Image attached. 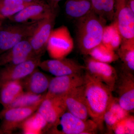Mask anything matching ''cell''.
<instances>
[{"label":"cell","mask_w":134,"mask_h":134,"mask_svg":"<svg viewBox=\"0 0 134 134\" xmlns=\"http://www.w3.org/2000/svg\"><path fill=\"white\" fill-rule=\"evenodd\" d=\"M3 19H4V18L0 15V20H2Z\"/></svg>","instance_id":"obj_33"},{"label":"cell","mask_w":134,"mask_h":134,"mask_svg":"<svg viewBox=\"0 0 134 134\" xmlns=\"http://www.w3.org/2000/svg\"><path fill=\"white\" fill-rule=\"evenodd\" d=\"M62 0H46L52 10L57 12L59 7V3Z\"/></svg>","instance_id":"obj_30"},{"label":"cell","mask_w":134,"mask_h":134,"mask_svg":"<svg viewBox=\"0 0 134 134\" xmlns=\"http://www.w3.org/2000/svg\"><path fill=\"white\" fill-rule=\"evenodd\" d=\"M52 12L55 11L52 10L47 2L36 3L29 5L8 19L16 23L38 21L45 18Z\"/></svg>","instance_id":"obj_16"},{"label":"cell","mask_w":134,"mask_h":134,"mask_svg":"<svg viewBox=\"0 0 134 134\" xmlns=\"http://www.w3.org/2000/svg\"><path fill=\"white\" fill-rule=\"evenodd\" d=\"M84 93L89 116L102 130L104 114L113 97L109 86L86 72L84 75Z\"/></svg>","instance_id":"obj_1"},{"label":"cell","mask_w":134,"mask_h":134,"mask_svg":"<svg viewBox=\"0 0 134 134\" xmlns=\"http://www.w3.org/2000/svg\"><path fill=\"white\" fill-rule=\"evenodd\" d=\"M46 93L43 94H36L28 91H24L15 98L7 107L4 109L26 107L36 104L44 99Z\"/></svg>","instance_id":"obj_27"},{"label":"cell","mask_w":134,"mask_h":134,"mask_svg":"<svg viewBox=\"0 0 134 134\" xmlns=\"http://www.w3.org/2000/svg\"><path fill=\"white\" fill-rule=\"evenodd\" d=\"M84 75L82 73L55 76L50 79L47 94L64 96L73 89L83 85Z\"/></svg>","instance_id":"obj_14"},{"label":"cell","mask_w":134,"mask_h":134,"mask_svg":"<svg viewBox=\"0 0 134 134\" xmlns=\"http://www.w3.org/2000/svg\"><path fill=\"white\" fill-rule=\"evenodd\" d=\"M38 21L16 23L0 29V53H2L15 45L29 39L33 34Z\"/></svg>","instance_id":"obj_4"},{"label":"cell","mask_w":134,"mask_h":134,"mask_svg":"<svg viewBox=\"0 0 134 134\" xmlns=\"http://www.w3.org/2000/svg\"><path fill=\"white\" fill-rule=\"evenodd\" d=\"M2 20H0V29H1V28L2 26Z\"/></svg>","instance_id":"obj_34"},{"label":"cell","mask_w":134,"mask_h":134,"mask_svg":"<svg viewBox=\"0 0 134 134\" xmlns=\"http://www.w3.org/2000/svg\"><path fill=\"white\" fill-rule=\"evenodd\" d=\"M27 2L23 0H1L0 15L4 18H9L24 9Z\"/></svg>","instance_id":"obj_28"},{"label":"cell","mask_w":134,"mask_h":134,"mask_svg":"<svg viewBox=\"0 0 134 134\" xmlns=\"http://www.w3.org/2000/svg\"><path fill=\"white\" fill-rule=\"evenodd\" d=\"M115 88L120 105L129 113L133 112L134 77L133 73L122 68V72L118 76Z\"/></svg>","instance_id":"obj_9"},{"label":"cell","mask_w":134,"mask_h":134,"mask_svg":"<svg viewBox=\"0 0 134 134\" xmlns=\"http://www.w3.org/2000/svg\"><path fill=\"white\" fill-rule=\"evenodd\" d=\"M0 1H1V0H0Z\"/></svg>","instance_id":"obj_37"},{"label":"cell","mask_w":134,"mask_h":134,"mask_svg":"<svg viewBox=\"0 0 134 134\" xmlns=\"http://www.w3.org/2000/svg\"><path fill=\"white\" fill-rule=\"evenodd\" d=\"M41 59L36 56L19 64L5 65L0 71V84L8 81H22L38 68Z\"/></svg>","instance_id":"obj_13"},{"label":"cell","mask_w":134,"mask_h":134,"mask_svg":"<svg viewBox=\"0 0 134 134\" xmlns=\"http://www.w3.org/2000/svg\"><path fill=\"white\" fill-rule=\"evenodd\" d=\"M25 2H46V0H23Z\"/></svg>","instance_id":"obj_31"},{"label":"cell","mask_w":134,"mask_h":134,"mask_svg":"<svg viewBox=\"0 0 134 134\" xmlns=\"http://www.w3.org/2000/svg\"><path fill=\"white\" fill-rule=\"evenodd\" d=\"M22 81L26 91L36 94H43L47 92L50 79L37 68Z\"/></svg>","instance_id":"obj_18"},{"label":"cell","mask_w":134,"mask_h":134,"mask_svg":"<svg viewBox=\"0 0 134 134\" xmlns=\"http://www.w3.org/2000/svg\"><path fill=\"white\" fill-rule=\"evenodd\" d=\"M67 110L83 120L88 119V111L84 97L83 85L73 89L64 96Z\"/></svg>","instance_id":"obj_17"},{"label":"cell","mask_w":134,"mask_h":134,"mask_svg":"<svg viewBox=\"0 0 134 134\" xmlns=\"http://www.w3.org/2000/svg\"><path fill=\"white\" fill-rule=\"evenodd\" d=\"M89 55L97 60L109 64L116 61L119 59L115 51L101 43L93 48Z\"/></svg>","instance_id":"obj_25"},{"label":"cell","mask_w":134,"mask_h":134,"mask_svg":"<svg viewBox=\"0 0 134 134\" xmlns=\"http://www.w3.org/2000/svg\"><path fill=\"white\" fill-rule=\"evenodd\" d=\"M65 13L72 19H77L93 11L91 0H67Z\"/></svg>","instance_id":"obj_22"},{"label":"cell","mask_w":134,"mask_h":134,"mask_svg":"<svg viewBox=\"0 0 134 134\" xmlns=\"http://www.w3.org/2000/svg\"><path fill=\"white\" fill-rule=\"evenodd\" d=\"M112 132L115 134H134V117L129 115L114 127Z\"/></svg>","instance_id":"obj_29"},{"label":"cell","mask_w":134,"mask_h":134,"mask_svg":"<svg viewBox=\"0 0 134 134\" xmlns=\"http://www.w3.org/2000/svg\"><path fill=\"white\" fill-rule=\"evenodd\" d=\"M3 133L2 130L1 129H0V134H3Z\"/></svg>","instance_id":"obj_35"},{"label":"cell","mask_w":134,"mask_h":134,"mask_svg":"<svg viewBox=\"0 0 134 134\" xmlns=\"http://www.w3.org/2000/svg\"><path fill=\"white\" fill-rule=\"evenodd\" d=\"M66 110L64 96H50L46 93L37 111L48 123V130Z\"/></svg>","instance_id":"obj_12"},{"label":"cell","mask_w":134,"mask_h":134,"mask_svg":"<svg viewBox=\"0 0 134 134\" xmlns=\"http://www.w3.org/2000/svg\"><path fill=\"white\" fill-rule=\"evenodd\" d=\"M0 114H1V112H0Z\"/></svg>","instance_id":"obj_36"},{"label":"cell","mask_w":134,"mask_h":134,"mask_svg":"<svg viewBox=\"0 0 134 134\" xmlns=\"http://www.w3.org/2000/svg\"><path fill=\"white\" fill-rule=\"evenodd\" d=\"M36 56H38L34 53L29 40H24L0 55V66L19 64Z\"/></svg>","instance_id":"obj_15"},{"label":"cell","mask_w":134,"mask_h":134,"mask_svg":"<svg viewBox=\"0 0 134 134\" xmlns=\"http://www.w3.org/2000/svg\"><path fill=\"white\" fill-rule=\"evenodd\" d=\"M19 127L25 134H42L48 129L46 121L37 111L26 119Z\"/></svg>","instance_id":"obj_21"},{"label":"cell","mask_w":134,"mask_h":134,"mask_svg":"<svg viewBox=\"0 0 134 134\" xmlns=\"http://www.w3.org/2000/svg\"><path fill=\"white\" fill-rule=\"evenodd\" d=\"M38 67L55 77L82 73L85 70L83 65L73 59L66 58L41 61Z\"/></svg>","instance_id":"obj_10"},{"label":"cell","mask_w":134,"mask_h":134,"mask_svg":"<svg viewBox=\"0 0 134 134\" xmlns=\"http://www.w3.org/2000/svg\"><path fill=\"white\" fill-rule=\"evenodd\" d=\"M42 101L30 106L3 109L0 114L2 119L1 129L3 133H11L19 127L26 119L37 111Z\"/></svg>","instance_id":"obj_7"},{"label":"cell","mask_w":134,"mask_h":134,"mask_svg":"<svg viewBox=\"0 0 134 134\" xmlns=\"http://www.w3.org/2000/svg\"><path fill=\"white\" fill-rule=\"evenodd\" d=\"M122 40V36L114 22L105 26L101 43L115 51L120 47Z\"/></svg>","instance_id":"obj_24"},{"label":"cell","mask_w":134,"mask_h":134,"mask_svg":"<svg viewBox=\"0 0 134 134\" xmlns=\"http://www.w3.org/2000/svg\"><path fill=\"white\" fill-rule=\"evenodd\" d=\"M22 81H10L0 84V103L3 109L7 107L24 92Z\"/></svg>","instance_id":"obj_20"},{"label":"cell","mask_w":134,"mask_h":134,"mask_svg":"<svg viewBox=\"0 0 134 134\" xmlns=\"http://www.w3.org/2000/svg\"><path fill=\"white\" fill-rule=\"evenodd\" d=\"M57 13L52 12L45 18L39 21L32 36L28 39L37 56L41 57L46 50L48 39L55 25Z\"/></svg>","instance_id":"obj_8"},{"label":"cell","mask_w":134,"mask_h":134,"mask_svg":"<svg viewBox=\"0 0 134 134\" xmlns=\"http://www.w3.org/2000/svg\"><path fill=\"white\" fill-rule=\"evenodd\" d=\"M93 11L101 17L110 21L114 19L115 0H91Z\"/></svg>","instance_id":"obj_26"},{"label":"cell","mask_w":134,"mask_h":134,"mask_svg":"<svg viewBox=\"0 0 134 134\" xmlns=\"http://www.w3.org/2000/svg\"><path fill=\"white\" fill-rule=\"evenodd\" d=\"M119 58L122 63V69L133 73L134 71V38L122 39L118 49Z\"/></svg>","instance_id":"obj_23"},{"label":"cell","mask_w":134,"mask_h":134,"mask_svg":"<svg viewBox=\"0 0 134 134\" xmlns=\"http://www.w3.org/2000/svg\"><path fill=\"white\" fill-rule=\"evenodd\" d=\"M129 115V113L121 106L117 98L113 97L103 117L109 132H112L115 125Z\"/></svg>","instance_id":"obj_19"},{"label":"cell","mask_w":134,"mask_h":134,"mask_svg":"<svg viewBox=\"0 0 134 134\" xmlns=\"http://www.w3.org/2000/svg\"><path fill=\"white\" fill-rule=\"evenodd\" d=\"M130 5L131 9L134 12V0H129Z\"/></svg>","instance_id":"obj_32"},{"label":"cell","mask_w":134,"mask_h":134,"mask_svg":"<svg viewBox=\"0 0 134 134\" xmlns=\"http://www.w3.org/2000/svg\"><path fill=\"white\" fill-rule=\"evenodd\" d=\"M74 46V40L66 26L53 29L48 39L46 50L53 59L66 58Z\"/></svg>","instance_id":"obj_5"},{"label":"cell","mask_w":134,"mask_h":134,"mask_svg":"<svg viewBox=\"0 0 134 134\" xmlns=\"http://www.w3.org/2000/svg\"><path fill=\"white\" fill-rule=\"evenodd\" d=\"M76 20L77 47L83 55H89L91 51L101 43L106 20L93 10Z\"/></svg>","instance_id":"obj_2"},{"label":"cell","mask_w":134,"mask_h":134,"mask_svg":"<svg viewBox=\"0 0 134 134\" xmlns=\"http://www.w3.org/2000/svg\"><path fill=\"white\" fill-rule=\"evenodd\" d=\"M113 20L122 39L134 38V12L129 0H115Z\"/></svg>","instance_id":"obj_6"},{"label":"cell","mask_w":134,"mask_h":134,"mask_svg":"<svg viewBox=\"0 0 134 134\" xmlns=\"http://www.w3.org/2000/svg\"><path fill=\"white\" fill-rule=\"evenodd\" d=\"M86 72L109 86L114 91L118 78L115 69L109 63L98 61L90 56L85 60Z\"/></svg>","instance_id":"obj_11"},{"label":"cell","mask_w":134,"mask_h":134,"mask_svg":"<svg viewBox=\"0 0 134 134\" xmlns=\"http://www.w3.org/2000/svg\"><path fill=\"white\" fill-rule=\"evenodd\" d=\"M98 126L92 120H83L66 111L47 132L54 134H95Z\"/></svg>","instance_id":"obj_3"}]
</instances>
